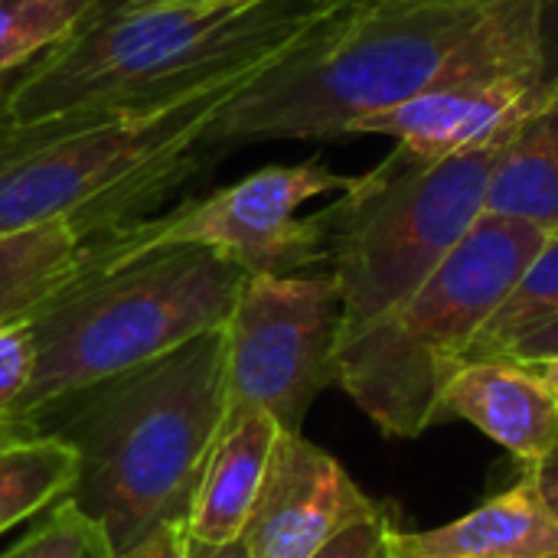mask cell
Segmentation results:
<instances>
[{
	"label": "cell",
	"mask_w": 558,
	"mask_h": 558,
	"mask_svg": "<svg viewBox=\"0 0 558 558\" xmlns=\"http://www.w3.org/2000/svg\"><path fill=\"white\" fill-rule=\"evenodd\" d=\"M526 481H533V487L539 490V497L546 500L549 513L558 520V445L533 468H526Z\"/></svg>",
	"instance_id": "cell-25"
},
{
	"label": "cell",
	"mask_w": 558,
	"mask_h": 558,
	"mask_svg": "<svg viewBox=\"0 0 558 558\" xmlns=\"http://www.w3.org/2000/svg\"><path fill=\"white\" fill-rule=\"evenodd\" d=\"M0 558H114V546L88 513L62 497Z\"/></svg>",
	"instance_id": "cell-20"
},
{
	"label": "cell",
	"mask_w": 558,
	"mask_h": 558,
	"mask_svg": "<svg viewBox=\"0 0 558 558\" xmlns=\"http://www.w3.org/2000/svg\"><path fill=\"white\" fill-rule=\"evenodd\" d=\"M10 88H13V85L0 88V141L13 131V124H10V118H7V95H10Z\"/></svg>",
	"instance_id": "cell-30"
},
{
	"label": "cell",
	"mask_w": 558,
	"mask_h": 558,
	"mask_svg": "<svg viewBox=\"0 0 558 558\" xmlns=\"http://www.w3.org/2000/svg\"><path fill=\"white\" fill-rule=\"evenodd\" d=\"M245 278L203 245H163L88 265L29 317L36 369L13 422L29 425L52 402L226 327Z\"/></svg>",
	"instance_id": "cell-5"
},
{
	"label": "cell",
	"mask_w": 558,
	"mask_h": 558,
	"mask_svg": "<svg viewBox=\"0 0 558 558\" xmlns=\"http://www.w3.org/2000/svg\"><path fill=\"white\" fill-rule=\"evenodd\" d=\"M504 360L510 363H539V360H558V320L546 324L543 330L530 333L526 340H520Z\"/></svg>",
	"instance_id": "cell-24"
},
{
	"label": "cell",
	"mask_w": 558,
	"mask_h": 558,
	"mask_svg": "<svg viewBox=\"0 0 558 558\" xmlns=\"http://www.w3.org/2000/svg\"><path fill=\"white\" fill-rule=\"evenodd\" d=\"M504 141L441 160L399 147L314 213L324 268L340 288V343L409 301L484 213Z\"/></svg>",
	"instance_id": "cell-7"
},
{
	"label": "cell",
	"mask_w": 558,
	"mask_h": 558,
	"mask_svg": "<svg viewBox=\"0 0 558 558\" xmlns=\"http://www.w3.org/2000/svg\"><path fill=\"white\" fill-rule=\"evenodd\" d=\"M36 369V340L29 320L0 324V418H13V409L26 396Z\"/></svg>",
	"instance_id": "cell-21"
},
{
	"label": "cell",
	"mask_w": 558,
	"mask_h": 558,
	"mask_svg": "<svg viewBox=\"0 0 558 558\" xmlns=\"http://www.w3.org/2000/svg\"><path fill=\"white\" fill-rule=\"evenodd\" d=\"M219 3H235V0H219Z\"/></svg>",
	"instance_id": "cell-31"
},
{
	"label": "cell",
	"mask_w": 558,
	"mask_h": 558,
	"mask_svg": "<svg viewBox=\"0 0 558 558\" xmlns=\"http://www.w3.org/2000/svg\"><path fill=\"white\" fill-rule=\"evenodd\" d=\"M396 523L392 513L383 507L379 513L347 526L340 536H333L320 553L311 558H389V536Z\"/></svg>",
	"instance_id": "cell-22"
},
{
	"label": "cell",
	"mask_w": 558,
	"mask_h": 558,
	"mask_svg": "<svg viewBox=\"0 0 558 558\" xmlns=\"http://www.w3.org/2000/svg\"><path fill=\"white\" fill-rule=\"evenodd\" d=\"M226 405V330L216 327L52 402L29 425L75 451L65 497L108 533L118 556L163 523H186Z\"/></svg>",
	"instance_id": "cell-1"
},
{
	"label": "cell",
	"mask_w": 558,
	"mask_h": 558,
	"mask_svg": "<svg viewBox=\"0 0 558 558\" xmlns=\"http://www.w3.org/2000/svg\"><path fill=\"white\" fill-rule=\"evenodd\" d=\"M226 399L301 432L317 396L333 386L343 301L320 275H255L226 320Z\"/></svg>",
	"instance_id": "cell-9"
},
{
	"label": "cell",
	"mask_w": 558,
	"mask_h": 558,
	"mask_svg": "<svg viewBox=\"0 0 558 558\" xmlns=\"http://www.w3.org/2000/svg\"><path fill=\"white\" fill-rule=\"evenodd\" d=\"M98 0H0V88L59 49Z\"/></svg>",
	"instance_id": "cell-19"
},
{
	"label": "cell",
	"mask_w": 558,
	"mask_h": 558,
	"mask_svg": "<svg viewBox=\"0 0 558 558\" xmlns=\"http://www.w3.org/2000/svg\"><path fill=\"white\" fill-rule=\"evenodd\" d=\"M558 72H464L409 101L366 114L350 134H383L422 160L504 141L553 88Z\"/></svg>",
	"instance_id": "cell-11"
},
{
	"label": "cell",
	"mask_w": 558,
	"mask_h": 558,
	"mask_svg": "<svg viewBox=\"0 0 558 558\" xmlns=\"http://www.w3.org/2000/svg\"><path fill=\"white\" fill-rule=\"evenodd\" d=\"M523 369H530L558 402V360H539V363H520Z\"/></svg>",
	"instance_id": "cell-27"
},
{
	"label": "cell",
	"mask_w": 558,
	"mask_h": 558,
	"mask_svg": "<svg viewBox=\"0 0 558 558\" xmlns=\"http://www.w3.org/2000/svg\"><path fill=\"white\" fill-rule=\"evenodd\" d=\"M543 242L536 226L481 213L409 301L337 347L333 386L386 438H418L435 428L441 392L464 366L471 340Z\"/></svg>",
	"instance_id": "cell-6"
},
{
	"label": "cell",
	"mask_w": 558,
	"mask_h": 558,
	"mask_svg": "<svg viewBox=\"0 0 558 558\" xmlns=\"http://www.w3.org/2000/svg\"><path fill=\"white\" fill-rule=\"evenodd\" d=\"M262 72H232L160 105L13 128L0 141V235L69 219L92 248L150 219L209 160V128Z\"/></svg>",
	"instance_id": "cell-4"
},
{
	"label": "cell",
	"mask_w": 558,
	"mask_h": 558,
	"mask_svg": "<svg viewBox=\"0 0 558 558\" xmlns=\"http://www.w3.org/2000/svg\"><path fill=\"white\" fill-rule=\"evenodd\" d=\"M281 428L262 409L226 405L186 510L190 553L219 549L242 536L258 500Z\"/></svg>",
	"instance_id": "cell-12"
},
{
	"label": "cell",
	"mask_w": 558,
	"mask_h": 558,
	"mask_svg": "<svg viewBox=\"0 0 558 558\" xmlns=\"http://www.w3.org/2000/svg\"><path fill=\"white\" fill-rule=\"evenodd\" d=\"M468 422L504 445L526 468L539 464L558 445V402L520 363H464L441 392L435 425Z\"/></svg>",
	"instance_id": "cell-13"
},
{
	"label": "cell",
	"mask_w": 558,
	"mask_h": 558,
	"mask_svg": "<svg viewBox=\"0 0 558 558\" xmlns=\"http://www.w3.org/2000/svg\"><path fill=\"white\" fill-rule=\"evenodd\" d=\"M343 0H183L75 29L7 95L16 131L144 108L245 69L278 65Z\"/></svg>",
	"instance_id": "cell-2"
},
{
	"label": "cell",
	"mask_w": 558,
	"mask_h": 558,
	"mask_svg": "<svg viewBox=\"0 0 558 558\" xmlns=\"http://www.w3.org/2000/svg\"><path fill=\"white\" fill-rule=\"evenodd\" d=\"M558 320V235H549L536 258L523 268L510 294L484 320L468 347L464 363L504 360L520 340Z\"/></svg>",
	"instance_id": "cell-18"
},
{
	"label": "cell",
	"mask_w": 558,
	"mask_h": 558,
	"mask_svg": "<svg viewBox=\"0 0 558 558\" xmlns=\"http://www.w3.org/2000/svg\"><path fill=\"white\" fill-rule=\"evenodd\" d=\"M167 3H183V0H98L85 23L124 16V13H141V10H154V7H167ZM85 23H82V26H85ZM82 26H78V29H82Z\"/></svg>",
	"instance_id": "cell-26"
},
{
	"label": "cell",
	"mask_w": 558,
	"mask_h": 558,
	"mask_svg": "<svg viewBox=\"0 0 558 558\" xmlns=\"http://www.w3.org/2000/svg\"><path fill=\"white\" fill-rule=\"evenodd\" d=\"M33 425H26V422H13V418H0V441H10V438H16V435H23V432H29Z\"/></svg>",
	"instance_id": "cell-29"
},
{
	"label": "cell",
	"mask_w": 558,
	"mask_h": 558,
	"mask_svg": "<svg viewBox=\"0 0 558 558\" xmlns=\"http://www.w3.org/2000/svg\"><path fill=\"white\" fill-rule=\"evenodd\" d=\"M389 558H558V520L533 481L435 530H392Z\"/></svg>",
	"instance_id": "cell-14"
},
{
	"label": "cell",
	"mask_w": 558,
	"mask_h": 558,
	"mask_svg": "<svg viewBox=\"0 0 558 558\" xmlns=\"http://www.w3.org/2000/svg\"><path fill=\"white\" fill-rule=\"evenodd\" d=\"M379 510L333 454L304 432H281L242 539L248 558H311Z\"/></svg>",
	"instance_id": "cell-10"
},
{
	"label": "cell",
	"mask_w": 558,
	"mask_h": 558,
	"mask_svg": "<svg viewBox=\"0 0 558 558\" xmlns=\"http://www.w3.org/2000/svg\"><path fill=\"white\" fill-rule=\"evenodd\" d=\"M114 558H190L186 543V523H163L131 549L118 553Z\"/></svg>",
	"instance_id": "cell-23"
},
{
	"label": "cell",
	"mask_w": 558,
	"mask_h": 558,
	"mask_svg": "<svg viewBox=\"0 0 558 558\" xmlns=\"http://www.w3.org/2000/svg\"><path fill=\"white\" fill-rule=\"evenodd\" d=\"M487 0H343L278 65L239 92L206 134V154L258 141L347 137L445 82L464 59Z\"/></svg>",
	"instance_id": "cell-3"
},
{
	"label": "cell",
	"mask_w": 558,
	"mask_h": 558,
	"mask_svg": "<svg viewBox=\"0 0 558 558\" xmlns=\"http://www.w3.org/2000/svg\"><path fill=\"white\" fill-rule=\"evenodd\" d=\"M190 558H248V546H245V539L239 536V539H232V543H226V546H219V549L190 553Z\"/></svg>",
	"instance_id": "cell-28"
},
{
	"label": "cell",
	"mask_w": 558,
	"mask_h": 558,
	"mask_svg": "<svg viewBox=\"0 0 558 558\" xmlns=\"http://www.w3.org/2000/svg\"><path fill=\"white\" fill-rule=\"evenodd\" d=\"M353 177L330 170L320 157L301 163H271L203 199L150 216L128 232L92 245L88 265H105L163 245H203L255 275H304L324 268L320 229L301 206L343 193Z\"/></svg>",
	"instance_id": "cell-8"
},
{
	"label": "cell",
	"mask_w": 558,
	"mask_h": 558,
	"mask_svg": "<svg viewBox=\"0 0 558 558\" xmlns=\"http://www.w3.org/2000/svg\"><path fill=\"white\" fill-rule=\"evenodd\" d=\"M484 213L536 226L546 239L558 235V78L546 98L504 137Z\"/></svg>",
	"instance_id": "cell-15"
},
{
	"label": "cell",
	"mask_w": 558,
	"mask_h": 558,
	"mask_svg": "<svg viewBox=\"0 0 558 558\" xmlns=\"http://www.w3.org/2000/svg\"><path fill=\"white\" fill-rule=\"evenodd\" d=\"M75 451L39 428L0 441V533L36 517L72 490Z\"/></svg>",
	"instance_id": "cell-17"
},
{
	"label": "cell",
	"mask_w": 558,
	"mask_h": 558,
	"mask_svg": "<svg viewBox=\"0 0 558 558\" xmlns=\"http://www.w3.org/2000/svg\"><path fill=\"white\" fill-rule=\"evenodd\" d=\"M88 268V245L69 219L0 235V324L29 320Z\"/></svg>",
	"instance_id": "cell-16"
}]
</instances>
